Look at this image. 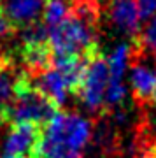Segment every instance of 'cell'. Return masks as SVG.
Instances as JSON below:
<instances>
[{"instance_id":"cell-1","label":"cell","mask_w":156,"mask_h":158,"mask_svg":"<svg viewBox=\"0 0 156 158\" xmlns=\"http://www.w3.org/2000/svg\"><path fill=\"white\" fill-rule=\"evenodd\" d=\"M96 0H76L74 9L65 21L47 28V40L53 58H81L88 60L98 53Z\"/></svg>"},{"instance_id":"cell-2","label":"cell","mask_w":156,"mask_h":158,"mask_svg":"<svg viewBox=\"0 0 156 158\" xmlns=\"http://www.w3.org/2000/svg\"><path fill=\"white\" fill-rule=\"evenodd\" d=\"M93 135V123L81 114L58 111L42 128L37 158H76Z\"/></svg>"},{"instance_id":"cell-3","label":"cell","mask_w":156,"mask_h":158,"mask_svg":"<svg viewBox=\"0 0 156 158\" xmlns=\"http://www.w3.org/2000/svg\"><path fill=\"white\" fill-rule=\"evenodd\" d=\"M56 113L58 107L35 86H32L28 74H25L12 102L0 114V125L7 127L14 123H35L44 127Z\"/></svg>"},{"instance_id":"cell-4","label":"cell","mask_w":156,"mask_h":158,"mask_svg":"<svg viewBox=\"0 0 156 158\" xmlns=\"http://www.w3.org/2000/svg\"><path fill=\"white\" fill-rule=\"evenodd\" d=\"M109 79H111L109 65L100 53H95L93 56L86 60L83 77H81L76 95L79 97L81 104L88 111L98 113L102 109H105V91Z\"/></svg>"},{"instance_id":"cell-5","label":"cell","mask_w":156,"mask_h":158,"mask_svg":"<svg viewBox=\"0 0 156 158\" xmlns=\"http://www.w3.org/2000/svg\"><path fill=\"white\" fill-rule=\"evenodd\" d=\"M40 141H42V125H7L4 135V153L6 156L12 158H37Z\"/></svg>"},{"instance_id":"cell-6","label":"cell","mask_w":156,"mask_h":158,"mask_svg":"<svg viewBox=\"0 0 156 158\" xmlns=\"http://www.w3.org/2000/svg\"><path fill=\"white\" fill-rule=\"evenodd\" d=\"M130 88L139 104L149 102L156 90V60L140 46L130 65Z\"/></svg>"},{"instance_id":"cell-7","label":"cell","mask_w":156,"mask_h":158,"mask_svg":"<svg viewBox=\"0 0 156 158\" xmlns=\"http://www.w3.org/2000/svg\"><path fill=\"white\" fill-rule=\"evenodd\" d=\"M105 18L109 27L119 35L135 37L140 32L142 16L135 0H107Z\"/></svg>"},{"instance_id":"cell-8","label":"cell","mask_w":156,"mask_h":158,"mask_svg":"<svg viewBox=\"0 0 156 158\" xmlns=\"http://www.w3.org/2000/svg\"><path fill=\"white\" fill-rule=\"evenodd\" d=\"M46 0H4L2 11L14 27L27 28L30 25L39 23L44 12Z\"/></svg>"},{"instance_id":"cell-9","label":"cell","mask_w":156,"mask_h":158,"mask_svg":"<svg viewBox=\"0 0 156 158\" xmlns=\"http://www.w3.org/2000/svg\"><path fill=\"white\" fill-rule=\"evenodd\" d=\"M27 72H18L9 58L0 56V114L12 102L16 90Z\"/></svg>"},{"instance_id":"cell-10","label":"cell","mask_w":156,"mask_h":158,"mask_svg":"<svg viewBox=\"0 0 156 158\" xmlns=\"http://www.w3.org/2000/svg\"><path fill=\"white\" fill-rule=\"evenodd\" d=\"M137 53V46L128 44V42H119L117 46H114L109 53V56L105 58L107 65H109V72L111 77L114 79H123L125 72L130 69L133 56Z\"/></svg>"},{"instance_id":"cell-11","label":"cell","mask_w":156,"mask_h":158,"mask_svg":"<svg viewBox=\"0 0 156 158\" xmlns=\"http://www.w3.org/2000/svg\"><path fill=\"white\" fill-rule=\"evenodd\" d=\"M74 9V2L70 0H46L44 4V12H42V23L47 28L60 25L65 21L68 14Z\"/></svg>"},{"instance_id":"cell-12","label":"cell","mask_w":156,"mask_h":158,"mask_svg":"<svg viewBox=\"0 0 156 158\" xmlns=\"http://www.w3.org/2000/svg\"><path fill=\"white\" fill-rule=\"evenodd\" d=\"M140 48L156 60V14L147 19V25L140 37Z\"/></svg>"},{"instance_id":"cell-13","label":"cell","mask_w":156,"mask_h":158,"mask_svg":"<svg viewBox=\"0 0 156 158\" xmlns=\"http://www.w3.org/2000/svg\"><path fill=\"white\" fill-rule=\"evenodd\" d=\"M142 19H151L156 14V0H135Z\"/></svg>"},{"instance_id":"cell-14","label":"cell","mask_w":156,"mask_h":158,"mask_svg":"<svg viewBox=\"0 0 156 158\" xmlns=\"http://www.w3.org/2000/svg\"><path fill=\"white\" fill-rule=\"evenodd\" d=\"M14 30V25L11 23V19L4 14V11L0 9V39H6L12 34Z\"/></svg>"},{"instance_id":"cell-15","label":"cell","mask_w":156,"mask_h":158,"mask_svg":"<svg viewBox=\"0 0 156 158\" xmlns=\"http://www.w3.org/2000/svg\"><path fill=\"white\" fill-rule=\"evenodd\" d=\"M151 100H153V104L156 106V90H154V93H153V97H151Z\"/></svg>"},{"instance_id":"cell-16","label":"cell","mask_w":156,"mask_h":158,"mask_svg":"<svg viewBox=\"0 0 156 158\" xmlns=\"http://www.w3.org/2000/svg\"><path fill=\"white\" fill-rule=\"evenodd\" d=\"M4 158H12V156H4Z\"/></svg>"}]
</instances>
